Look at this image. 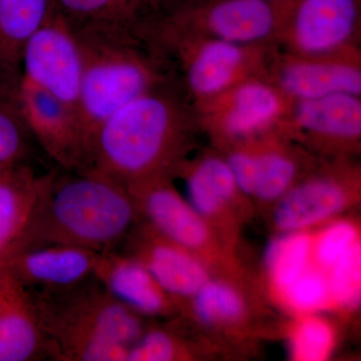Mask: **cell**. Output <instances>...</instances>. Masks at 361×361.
<instances>
[{
    "instance_id": "19",
    "label": "cell",
    "mask_w": 361,
    "mask_h": 361,
    "mask_svg": "<svg viewBox=\"0 0 361 361\" xmlns=\"http://www.w3.org/2000/svg\"><path fill=\"white\" fill-rule=\"evenodd\" d=\"M49 177L23 163L0 177V262L18 246Z\"/></svg>"
},
{
    "instance_id": "29",
    "label": "cell",
    "mask_w": 361,
    "mask_h": 361,
    "mask_svg": "<svg viewBox=\"0 0 361 361\" xmlns=\"http://www.w3.org/2000/svg\"><path fill=\"white\" fill-rule=\"evenodd\" d=\"M283 292L292 307L304 312L322 310L330 297L329 280L308 268Z\"/></svg>"
},
{
    "instance_id": "25",
    "label": "cell",
    "mask_w": 361,
    "mask_h": 361,
    "mask_svg": "<svg viewBox=\"0 0 361 361\" xmlns=\"http://www.w3.org/2000/svg\"><path fill=\"white\" fill-rule=\"evenodd\" d=\"M32 137L16 97V87L0 82V165L23 163Z\"/></svg>"
},
{
    "instance_id": "15",
    "label": "cell",
    "mask_w": 361,
    "mask_h": 361,
    "mask_svg": "<svg viewBox=\"0 0 361 361\" xmlns=\"http://www.w3.org/2000/svg\"><path fill=\"white\" fill-rule=\"evenodd\" d=\"M170 178H156L127 187L137 213H144L155 231L186 250L200 248L207 228L200 214L171 187Z\"/></svg>"
},
{
    "instance_id": "22",
    "label": "cell",
    "mask_w": 361,
    "mask_h": 361,
    "mask_svg": "<svg viewBox=\"0 0 361 361\" xmlns=\"http://www.w3.org/2000/svg\"><path fill=\"white\" fill-rule=\"evenodd\" d=\"M179 172L185 173L190 205L200 215L217 212L238 190L227 161L221 157H204L190 167L183 161Z\"/></svg>"
},
{
    "instance_id": "8",
    "label": "cell",
    "mask_w": 361,
    "mask_h": 361,
    "mask_svg": "<svg viewBox=\"0 0 361 361\" xmlns=\"http://www.w3.org/2000/svg\"><path fill=\"white\" fill-rule=\"evenodd\" d=\"M360 0H287L278 47L301 54L360 47Z\"/></svg>"
},
{
    "instance_id": "32",
    "label": "cell",
    "mask_w": 361,
    "mask_h": 361,
    "mask_svg": "<svg viewBox=\"0 0 361 361\" xmlns=\"http://www.w3.org/2000/svg\"><path fill=\"white\" fill-rule=\"evenodd\" d=\"M225 160L231 170L237 188L243 193L255 194L257 184L258 161L255 139L235 142Z\"/></svg>"
},
{
    "instance_id": "20",
    "label": "cell",
    "mask_w": 361,
    "mask_h": 361,
    "mask_svg": "<svg viewBox=\"0 0 361 361\" xmlns=\"http://www.w3.org/2000/svg\"><path fill=\"white\" fill-rule=\"evenodd\" d=\"M73 30L139 32L156 13L153 0H54Z\"/></svg>"
},
{
    "instance_id": "26",
    "label": "cell",
    "mask_w": 361,
    "mask_h": 361,
    "mask_svg": "<svg viewBox=\"0 0 361 361\" xmlns=\"http://www.w3.org/2000/svg\"><path fill=\"white\" fill-rule=\"evenodd\" d=\"M193 296L194 310L202 322H234L243 314V300L229 285L208 280Z\"/></svg>"
},
{
    "instance_id": "18",
    "label": "cell",
    "mask_w": 361,
    "mask_h": 361,
    "mask_svg": "<svg viewBox=\"0 0 361 361\" xmlns=\"http://www.w3.org/2000/svg\"><path fill=\"white\" fill-rule=\"evenodd\" d=\"M54 13V0H0V82L16 87L26 42Z\"/></svg>"
},
{
    "instance_id": "33",
    "label": "cell",
    "mask_w": 361,
    "mask_h": 361,
    "mask_svg": "<svg viewBox=\"0 0 361 361\" xmlns=\"http://www.w3.org/2000/svg\"><path fill=\"white\" fill-rule=\"evenodd\" d=\"M178 0H153L156 11H163L175 4Z\"/></svg>"
},
{
    "instance_id": "13",
    "label": "cell",
    "mask_w": 361,
    "mask_h": 361,
    "mask_svg": "<svg viewBox=\"0 0 361 361\" xmlns=\"http://www.w3.org/2000/svg\"><path fill=\"white\" fill-rule=\"evenodd\" d=\"M49 357V346L32 294L0 262V361Z\"/></svg>"
},
{
    "instance_id": "7",
    "label": "cell",
    "mask_w": 361,
    "mask_h": 361,
    "mask_svg": "<svg viewBox=\"0 0 361 361\" xmlns=\"http://www.w3.org/2000/svg\"><path fill=\"white\" fill-rule=\"evenodd\" d=\"M292 102L266 75H258L193 106L202 130L235 144L279 130Z\"/></svg>"
},
{
    "instance_id": "11",
    "label": "cell",
    "mask_w": 361,
    "mask_h": 361,
    "mask_svg": "<svg viewBox=\"0 0 361 361\" xmlns=\"http://www.w3.org/2000/svg\"><path fill=\"white\" fill-rule=\"evenodd\" d=\"M82 73L77 37L56 11L26 42L21 77L78 109Z\"/></svg>"
},
{
    "instance_id": "21",
    "label": "cell",
    "mask_w": 361,
    "mask_h": 361,
    "mask_svg": "<svg viewBox=\"0 0 361 361\" xmlns=\"http://www.w3.org/2000/svg\"><path fill=\"white\" fill-rule=\"evenodd\" d=\"M346 193L331 177H314L288 190L278 206L275 221L281 229L299 231L341 210Z\"/></svg>"
},
{
    "instance_id": "24",
    "label": "cell",
    "mask_w": 361,
    "mask_h": 361,
    "mask_svg": "<svg viewBox=\"0 0 361 361\" xmlns=\"http://www.w3.org/2000/svg\"><path fill=\"white\" fill-rule=\"evenodd\" d=\"M311 253L308 235L290 231L271 242L266 264L273 282L282 292L307 269Z\"/></svg>"
},
{
    "instance_id": "28",
    "label": "cell",
    "mask_w": 361,
    "mask_h": 361,
    "mask_svg": "<svg viewBox=\"0 0 361 361\" xmlns=\"http://www.w3.org/2000/svg\"><path fill=\"white\" fill-rule=\"evenodd\" d=\"M334 346V334L322 320L308 318L296 327L291 349L297 360L320 361L329 356Z\"/></svg>"
},
{
    "instance_id": "2",
    "label": "cell",
    "mask_w": 361,
    "mask_h": 361,
    "mask_svg": "<svg viewBox=\"0 0 361 361\" xmlns=\"http://www.w3.org/2000/svg\"><path fill=\"white\" fill-rule=\"evenodd\" d=\"M65 172L49 173L13 251L63 245L104 253L134 227L137 210L127 188L94 170Z\"/></svg>"
},
{
    "instance_id": "27",
    "label": "cell",
    "mask_w": 361,
    "mask_h": 361,
    "mask_svg": "<svg viewBox=\"0 0 361 361\" xmlns=\"http://www.w3.org/2000/svg\"><path fill=\"white\" fill-rule=\"evenodd\" d=\"M330 296L344 306H355L361 295V247L360 242L346 251L330 267Z\"/></svg>"
},
{
    "instance_id": "34",
    "label": "cell",
    "mask_w": 361,
    "mask_h": 361,
    "mask_svg": "<svg viewBox=\"0 0 361 361\" xmlns=\"http://www.w3.org/2000/svg\"><path fill=\"white\" fill-rule=\"evenodd\" d=\"M11 167H13V166L0 165V177H1V176L4 175V173H6V171L8 170L9 168H11Z\"/></svg>"
},
{
    "instance_id": "4",
    "label": "cell",
    "mask_w": 361,
    "mask_h": 361,
    "mask_svg": "<svg viewBox=\"0 0 361 361\" xmlns=\"http://www.w3.org/2000/svg\"><path fill=\"white\" fill-rule=\"evenodd\" d=\"M73 32L82 61L78 110L92 153L94 135L104 121L176 73L139 33Z\"/></svg>"
},
{
    "instance_id": "5",
    "label": "cell",
    "mask_w": 361,
    "mask_h": 361,
    "mask_svg": "<svg viewBox=\"0 0 361 361\" xmlns=\"http://www.w3.org/2000/svg\"><path fill=\"white\" fill-rule=\"evenodd\" d=\"M140 35L174 68L191 103L217 96L233 85L265 75L276 44H242L161 32L144 25Z\"/></svg>"
},
{
    "instance_id": "30",
    "label": "cell",
    "mask_w": 361,
    "mask_h": 361,
    "mask_svg": "<svg viewBox=\"0 0 361 361\" xmlns=\"http://www.w3.org/2000/svg\"><path fill=\"white\" fill-rule=\"evenodd\" d=\"M356 242L357 233L350 223H334L322 233L316 242V260L322 267L330 268Z\"/></svg>"
},
{
    "instance_id": "16",
    "label": "cell",
    "mask_w": 361,
    "mask_h": 361,
    "mask_svg": "<svg viewBox=\"0 0 361 361\" xmlns=\"http://www.w3.org/2000/svg\"><path fill=\"white\" fill-rule=\"evenodd\" d=\"M123 242H127L125 254L146 266L170 296H193L208 281L205 268L196 258L154 229L142 234L130 229Z\"/></svg>"
},
{
    "instance_id": "3",
    "label": "cell",
    "mask_w": 361,
    "mask_h": 361,
    "mask_svg": "<svg viewBox=\"0 0 361 361\" xmlns=\"http://www.w3.org/2000/svg\"><path fill=\"white\" fill-rule=\"evenodd\" d=\"M30 292L51 360L126 361L144 332L140 315L94 275L68 288Z\"/></svg>"
},
{
    "instance_id": "14",
    "label": "cell",
    "mask_w": 361,
    "mask_h": 361,
    "mask_svg": "<svg viewBox=\"0 0 361 361\" xmlns=\"http://www.w3.org/2000/svg\"><path fill=\"white\" fill-rule=\"evenodd\" d=\"M99 254L73 246L33 247L11 252L1 262L28 291H54L92 277Z\"/></svg>"
},
{
    "instance_id": "12",
    "label": "cell",
    "mask_w": 361,
    "mask_h": 361,
    "mask_svg": "<svg viewBox=\"0 0 361 361\" xmlns=\"http://www.w3.org/2000/svg\"><path fill=\"white\" fill-rule=\"evenodd\" d=\"M280 130L289 139L322 146H350L361 135V96L349 94L292 102Z\"/></svg>"
},
{
    "instance_id": "1",
    "label": "cell",
    "mask_w": 361,
    "mask_h": 361,
    "mask_svg": "<svg viewBox=\"0 0 361 361\" xmlns=\"http://www.w3.org/2000/svg\"><path fill=\"white\" fill-rule=\"evenodd\" d=\"M177 75L113 114L97 130L90 170L123 187L170 178L201 130Z\"/></svg>"
},
{
    "instance_id": "10",
    "label": "cell",
    "mask_w": 361,
    "mask_h": 361,
    "mask_svg": "<svg viewBox=\"0 0 361 361\" xmlns=\"http://www.w3.org/2000/svg\"><path fill=\"white\" fill-rule=\"evenodd\" d=\"M265 75L292 101L361 96L360 47L324 54H294L276 47Z\"/></svg>"
},
{
    "instance_id": "17",
    "label": "cell",
    "mask_w": 361,
    "mask_h": 361,
    "mask_svg": "<svg viewBox=\"0 0 361 361\" xmlns=\"http://www.w3.org/2000/svg\"><path fill=\"white\" fill-rule=\"evenodd\" d=\"M94 276L111 295L137 314L157 315L170 310L169 294L146 266L116 250L99 253Z\"/></svg>"
},
{
    "instance_id": "6",
    "label": "cell",
    "mask_w": 361,
    "mask_h": 361,
    "mask_svg": "<svg viewBox=\"0 0 361 361\" xmlns=\"http://www.w3.org/2000/svg\"><path fill=\"white\" fill-rule=\"evenodd\" d=\"M287 0H178L146 25L242 44H277Z\"/></svg>"
},
{
    "instance_id": "9",
    "label": "cell",
    "mask_w": 361,
    "mask_h": 361,
    "mask_svg": "<svg viewBox=\"0 0 361 361\" xmlns=\"http://www.w3.org/2000/svg\"><path fill=\"white\" fill-rule=\"evenodd\" d=\"M16 97L30 135L49 158L63 171L90 170L92 148L77 108L21 75Z\"/></svg>"
},
{
    "instance_id": "31",
    "label": "cell",
    "mask_w": 361,
    "mask_h": 361,
    "mask_svg": "<svg viewBox=\"0 0 361 361\" xmlns=\"http://www.w3.org/2000/svg\"><path fill=\"white\" fill-rule=\"evenodd\" d=\"M180 355L175 337L165 330L153 329L142 332V336L130 346L128 361H171Z\"/></svg>"
},
{
    "instance_id": "23",
    "label": "cell",
    "mask_w": 361,
    "mask_h": 361,
    "mask_svg": "<svg viewBox=\"0 0 361 361\" xmlns=\"http://www.w3.org/2000/svg\"><path fill=\"white\" fill-rule=\"evenodd\" d=\"M280 129L255 139L258 174L255 194L263 200L283 196L293 184L298 171L293 156L278 142Z\"/></svg>"
}]
</instances>
